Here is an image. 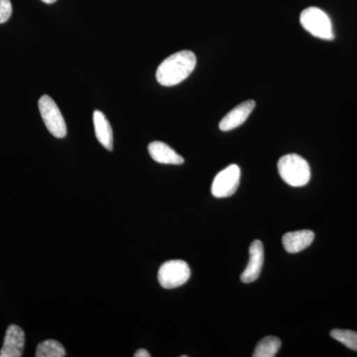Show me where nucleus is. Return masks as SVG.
<instances>
[{"label":"nucleus","instance_id":"f257e3e1","mask_svg":"<svg viewBox=\"0 0 357 357\" xmlns=\"http://www.w3.org/2000/svg\"><path fill=\"white\" fill-rule=\"evenodd\" d=\"M196 65L197 57L192 52H177L160 64L156 72L157 81L164 86H176L194 72Z\"/></svg>","mask_w":357,"mask_h":357},{"label":"nucleus","instance_id":"f03ea898","mask_svg":"<svg viewBox=\"0 0 357 357\" xmlns=\"http://www.w3.org/2000/svg\"><path fill=\"white\" fill-rule=\"evenodd\" d=\"M278 172L282 180L292 187H303L310 182L311 169L309 163L297 154H288L278 161Z\"/></svg>","mask_w":357,"mask_h":357},{"label":"nucleus","instance_id":"7ed1b4c3","mask_svg":"<svg viewBox=\"0 0 357 357\" xmlns=\"http://www.w3.org/2000/svg\"><path fill=\"white\" fill-rule=\"evenodd\" d=\"M300 22L306 31L317 38L328 41L335 39L332 21L328 14L318 7H309L305 9L301 13Z\"/></svg>","mask_w":357,"mask_h":357},{"label":"nucleus","instance_id":"20e7f679","mask_svg":"<svg viewBox=\"0 0 357 357\" xmlns=\"http://www.w3.org/2000/svg\"><path fill=\"white\" fill-rule=\"evenodd\" d=\"M191 277V269L183 260L163 263L158 271V281L164 289H175L184 285Z\"/></svg>","mask_w":357,"mask_h":357},{"label":"nucleus","instance_id":"39448f33","mask_svg":"<svg viewBox=\"0 0 357 357\" xmlns=\"http://www.w3.org/2000/svg\"><path fill=\"white\" fill-rule=\"evenodd\" d=\"M40 114L45 126L52 135L64 138L67 135V126L58 105L49 96H41L38 102Z\"/></svg>","mask_w":357,"mask_h":357},{"label":"nucleus","instance_id":"423d86ee","mask_svg":"<svg viewBox=\"0 0 357 357\" xmlns=\"http://www.w3.org/2000/svg\"><path fill=\"white\" fill-rule=\"evenodd\" d=\"M241 183V169L230 165L215 176L211 185V194L218 199L229 198L237 191Z\"/></svg>","mask_w":357,"mask_h":357},{"label":"nucleus","instance_id":"0eeeda50","mask_svg":"<svg viewBox=\"0 0 357 357\" xmlns=\"http://www.w3.org/2000/svg\"><path fill=\"white\" fill-rule=\"evenodd\" d=\"M264 263V248L260 241H255L249 248V261L241 276L243 283H252L259 278Z\"/></svg>","mask_w":357,"mask_h":357},{"label":"nucleus","instance_id":"6e6552de","mask_svg":"<svg viewBox=\"0 0 357 357\" xmlns=\"http://www.w3.org/2000/svg\"><path fill=\"white\" fill-rule=\"evenodd\" d=\"M25 344V333L20 326L11 325L6 330L0 357H21Z\"/></svg>","mask_w":357,"mask_h":357},{"label":"nucleus","instance_id":"1a4fd4ad","mask_svg":"<svg viewBox=\"0 0 357 357\" xmlns=\"http://www.w3.org/2000/svg\"><path fill=\"white\" fill-rule=\"evenodd\" d=\"M255 102L252 100H246L241 102V105H236L234 109L230 110L229 114L220 122V129L222 131L234 130L243 126L244 122L248 121L249 115L255 109Z\"/></svg>","mask_w":357,"mask_h":357},{"label":"nucleus","instance_id":"9d476101","mask_svg":"<svg viewBox=\"0 0 357 357\" xmlns=\"http://www.w3.org/2000/svg\"><path fill=\"white\" fill-rule=\"evenodd\" d=\"M148 152L155 162L167 165H182L184 158L178 155L175 150L161 141H154L148 145Z\"/></svg>","mask_w":357,"mask_h":357},{"label":"nucleus","instance_id":"9b49d317","mask_svg":"<svg viewBox=\"0 0 357 357\" xmlns=\"http://www.w3.org/2000/svg\"><path fill=\"white\" fill-rule=\"evenodd\" d=\"M314 234L312 230H299L284 234L282 243L289 253H298L304 250L312 243Z\"/></svg>","mask_w":357,"mask_h":357},{"label":"nucleus","instance_id":"f8f14e48","mask_svg":"<svg viewBox=\"0 0 357 357\" xmlns=\"http://www.w3.org/2000/svg\"><path fill=\"white\" fill-rule=\"evenodd\" d=\"M93 126H95L96 136L98 142L105 149L112 151L114 149V134L112 126L105 115L100 110L93 112Z\"/></svg>","mask_w":357,"mask_h":357},{"label":"nucleus","instance_id":"ddd939ff","mask_svg":"<svg viewBox=\"0 0 357 357\" xmlns=\"http://www.w3.org/2000/svg\"><path fill=\"white\" fill-rule=\"evenodd\" d=\"M282 342L278 337H266L256 345L253 357H274L281 349Z\"/></svg>","mask_w":357,"mask_h":357},{"label":"nucleus","instance_id":"4468645a","mask_svg":"<svg viewBox=\"0 0 357 357\" xmlns=\"http://www.w3.org/2000/svg\"><path fill=\"white\" fill-rule=\"evenodd\" d=\"M36 357H64V347L57 340H48L38 344L36 349Z\"/></svg>","mask_w":357,"mask_h":357},{"label":"nucleus","instance_id":"2eb2a0df","mask_svg":"<svg viewBox=\"0 0 357 357\" xmlns=\"http://www.w3.org/2000/svg\"><path fill=\"white\" fill-rule=\"evenodd\" d=\"M331 337L340 342V344L345 345L352 351H357V332L349 330H333L331 332Z\"/></svg>","mask_w":357,"mask_h":357},{"label":"nucleus","instance_id":"dca6fc26","mask_svg":"<svg viewBox=\"0 0 357 357\" xmlns=\"http://www.w3.org/2000/svg\"><path fill=\"white\" fill-rule=\"evenodd\" d=\"M13 14V4L10 0H0V24L6 23Z\"/></svg>","mask_w":357,"mask_h":357},{"label":"nucleus","instance_id":"f3484780","mask_svg":"<svg viewBox=\"0 0 357 357\" xmlns=\"http://www.w3.org/2000/svg\"><path fill=\"white\" fill-rule=\"evenodd\" d=\"M134 356H135V357H150V356H151V354H150L149 352H148L146 351V349H138V351H136L135 354H134Z\"/></svg>","mask_w":357,"mask_h":357},{"label":"nucleus","instance_id":"a211bd4d","mask_svg":"<svg viewBox=\"0 0 357 357\" xmlns=\"http://www.w3.org/2000/svg\"><path fill=\"white\" fill-rule=\"evenodd\" d=\"M42 1L45 2V3L47 4H52L54 3V2L57 1V0H42Z\"/></svg>","mask_w":357,"mask_h":357}]
</instances>
